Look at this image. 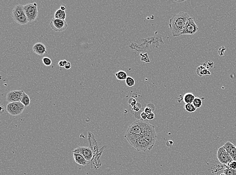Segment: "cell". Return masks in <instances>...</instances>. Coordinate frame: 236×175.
Here are the masks:
<instances>
[{"label": "cell", "mask_w": 236, "mask_h": 175, "mask_svg": "<svg viewBox=\"0 0 236 175\" xmlns=\"http://www.w3.org/2000/svg\"><path fill=\"white\" fill-rule=\"evenodd\" d=\"M154 127L147 122L138 120L134 122L128 127L125 137L130 143L133 140L154 131Z\"/></svg>", "instance_id": "obj_1"}, {"label": "cell", "mask_w": 236, "mask_h": 175, "mask_svg": "<svg viewBox=\"0 0 236 175\" xmlns=\"http://www.w3.org/2000/svg\"><path fill=\"white\" fill-rule=\"evenodd\" d=\"M157 136L155 130L136 139L130 142V145L138 152L151 150L154 146Z\"/></svg>", "instance_id": "obj_2"}, {"label": "cell", "mask_w": 236, "mask_h": 175, "mask_svg": "<svg viewBox=\"0 0 236 175\" xmlns=\"http://www.w3.org/2000/svg\"><path fill=\"white\" fill-rule=\"evenodd\" d=\"M190 17L187 13L181 12L174 15L170 19L169 27L173 37H179L182 35L186 24Z\"/></svg>", "instance_id": "obj_3"}, {"label": "cell", "mask_w": 236, "mask_h": 175, "mask_svg": "<svg viewBox=\"0 0 236 175\" xmlns=\"http://www.w3.org/2000/svg\"><path fill=\"white\" fill-rule=\"evenodd\" d=\"M12 15L15 22L18 24L25 25L29 22L25 14L23 5L18 4L15 6L12 10Z\"/></svg>", "instance_id": "obj_4"}, {"label": "cell", "mask_w": 236, "mask_h": 175, "mask_svg": "<svg viewBox=\"0 0 236 175\" xmlns=\"http://www.w3.org/2000/svg\"><path fill=\"white\" fill-rule=\"evenodd\" d=\"M24 9L29 22H33L36 19L38 15L36 3H29L24 5Z\"/></svg>", "instance_id": "obj_5"}, {"label": "cell", "mask_w": 236, "mask_h": 175, "mask_svg": "<svg viewBox=\"0 0 236 175\" xmlns=\"http://www.w3.org/2000/svg\"><path fill=\"white\" fill-rule=\"evenodd\" d=\"M25 108L24 105L20 102H17L8 103L6 107V110L10 115L17 116L22 114Z\"/></svg>", "instance_id": "obj_6"}, {"label": "cell", "mask_w": 236, "mask_h": 175, "mask_svg": "<svg viewBox=\"0 0 236 175\" xmlns=\"http://www.w3.org/2000/svg\"><path fill=\"white\" fill-rule=\"evenodd\" d=\"M50 27L56 32H63L67 28L68 25L66 20L53 18L50 22Z\"/></svg>", "instance_id": "obj_7"}, {"label": "cell", "mask_w": 236, "mask_h": 175, "mask_svg": "<svg viewBox=\"0 0 236 175\" xmlns=\"http://www.w3.org/2000/svg\"><path fill=\"white\" fill-rule=\"evenodd\" d=\"M217 158L219 162L223 165H229L233 159L226 151L224 146L219 148L217 152Z\"/></svg>", "instance_id": "obj_8"}, {"label": "cell", "mask_w": 236, "mask_h": 175, "mask_svg": "<svg viewBox=\"0 0 236 175\" xmlns=\"http://www.w3.org/2000/svg\"><path fill=\"white\" fill-rule=\"evenodd\" d=\"M198 30V27L193 18L190 17L187 22L182 35H193Z\"/></svg>", "instance_id": "obj_9"}, {"label": "cell", "mask_w": 236, "mask_h": 175, "mask_svg": "<svg viewBox=\"0 0 236 175\" xmlns=\"http://www.w3.org/2000/svg\"><path fill=\"white\" fill-rule=\"evenodd\" d=\"M73 152H76L80 154L87 161L89 162L93 159L94 156L93 152L90 147L81 146L75 149L74 150H73Z\"/></svg>", "instance_id": "obj_10"}, {"label": "cell", "mask_w": 236, "mask_h": 175, "mask_svg": "<svg viewBox=\"0 0 236 175\" xmlns=\"http://www.w3.org/2000/svg\"><path fill=\"white\" fill-rule=\"evenodd\" d=\"M23 91H13L8 92L6 95V101L8 103L20 102Z\"/></svg>", "instance_id": "obj_11"}, {"label": "cell", "mask_w": 236, "mask_h": 175, "mask_svg": "<svg viewBox=\"0 0 236 175\" xmlns=\"http://www.w3.org/2000/svg\"><path fill=\"white\" fill-rule=\"evenodd\" d=\"M32 51L39 55H43L47 53L46 46L42 42H37L34 44L32 47Z\"/></svg>", "instance_id": "obj_12"}, {"label": "cell", "mask_w": 236, "mask_h": 175, "mask_svg": "<svg viewBox=\"0 0 236 175\" xmlns=\"http://www.w3.org/2000/svg\"><path fill=\"white\" fill-rule=\"evenodd\" d=\"M226 151L229 153L233 161H236V146L231 142L227 141L224 145Z\"/></svg>", "instance_id": "obj_13"}, {"label": "cell", "mask_w": 236, "mask_h": 175, "mask_svg": "<svg viewBox=\"0 0 236 175\" xmlns=\"http://www.w3.org/2000/svg\"><path fill=\"white\" fill-rule=\"evenodd\" d=\"M73 157L75 161L78 164L83 166H85L89 164V162H90L87 161L83 156H82V155H80V154L76 153V152H73Z\"/></svg>", "instance_id": "obj_14"}, {"label": "cell", "mask_w": 236, "mask_h": 175, "mask_svg": "<svg viewBox=\"0 0 236 175\" xmlns=\"http://www.w3.org/2000/svg\"><path fill=\"white\" fill-rule=\"evenodd\" d=\"M196 73L200 77H203L204 75H211V73L208 70V69L206 68L203 65H201L197 67L196 69Z\"/></svg>", "instance_id": "obj_15"}, {"label": "cell", "mask_w": 236, "mask_h": 175, "mask_svg": "<svg viewBox=\"0 0 236 175\" xmlns=\"http://www.w3.org/2000/svg\"><path fill=\"white\" fill-rule=\"evenodd\" d=\"M195 98V96L193 93L188 92L184 95L183 96V101L185 102V104H193Z\"/></svg>", "instance_id": "obj_16"}, {"label": "cell", "mask_w": 236, "mask_h": 175, "mask_svg": "<svg viewBox=\"0 0 236 175\" xmlns=\"http://www.w3.org/2000/svg\"><path fill=\"white\" fill-rule=\"evenodd\" d=\"M67 17L66 11L61 10V9H58L56 11L54 15V18L56 19H61L65 20Z\"/></svg>", "instance_id": "obj_17"}, {"label": "cell", "mask_w": 236, "mask_h": 175, "mask_svg": "<svg viewBox=\"0 0 236 175\" xmlns=\"http://www.w3.org/2000/svg\"><path fill=\"white\" fill-rule=\"evenodd\" d=\"M20 102L22 103L25 107H28L30 104V99L28 95H27L24 91L22 95V98L21 99Z\"/></svg>", "instance_id": "obj_18"}, {"label": "cell", "mask_w": 236, "mask_h": 175, "mask_svg": "<svg viewBox=\"0 0 236 175\" xmlns=\"http://www.w3.org/2000/svg\"><path fill=\"white\" fill-rule=\"evenodd\" d=\"M115 75L117 79H118V80L120 81L125 80L128 77L127 73L123 70H120L116 72L115 73Z\"/></svg>", "instance_id": "obj_19"}, {"label": "cell", "mask_w": 236, "mask_h": 175, "mask_svg": "<svg viewBox=\"0 0 236 175\" xmlns=\"http://www.w3.org/2000/svg\"><path fill=\"white\" fill-rule=\"evenodd\" d=\"M185 110L189 112H194L196 110V108L194 107L193 104H185L184 107Z\"/></svg>", "instance_id": "obj_20"}, {"label": "cell", "mask_w": 236, "mask_h": 175, "mask_svg": "<svg viewBox=\"0 0 236 175\" xmlns=\"http://www.w3.org/2000/svg\"><path fill=\"white\" fill-rule=\"evenodd\" d=\"M125 83L127 85V86L128 87H132L134 86L135 85V80L133 78L130 76H128L126 80H125Z\"/></svg>", "instance_id": "obj_21"}, {"label": "cell", "mask_w": 236, "mask_h": 175, "mask_svg": "<svg viewBox=\"0 0 236 175\" xmlns=\"http://www.w3.org/2000/svg\"><path fill=\"white\" fill-rule=\"evenodd\" d=\"M193 104L195 108L196 109H198V108H200L201 107L202 104H203V102L200 98H195L194 101L193 102Z\"/></svg>", "instance_id": "obj_22"}, {"label": "cell", "mask_w": 236, "mask_h": 175, "mask_svg": "<svg viewBox=\"0 0 236 175\" xmlns=\"http://www.w3.org/2000/svg\"><path fill=\"white\" fill-rule=\"evenodd\" d=\"M223 173L226 175H236V170L232 169L228 167L224 170Z\"/></svg>", "instance_id": "obj_23"}, {"label": "cell", "mask_w": 236, "mask_h": 175, "mask_svg": "<svg viewBox=\"0 0 236 175\" xmlns=\"http://www.w3.org/2000/svg\"><path fill=\"white\" fill-rule=\"evenodd\" d=\"M42 61L43 64L46 66H50L52 64V61L48 57H43L42 58Z\"/></svg>", "instance_id": "obj_24"}, {"label": "cell", "mask_w": 236, "mask_h": 175, "mask_svg": "<svg viewBox=\"0 0 236 175\" xmlns=\"http://www.w3.org/2000/svg\"><path fill=\"white\" fill-rule=\"evenodd\" d=\"M128 104H130L131 107H134V105H137V101L134 99V98H131L130 99H129Z\"/></svg>", "instance_id": "obj_25"}, {"label": "cell", "mask_w": 236, "mask_h": 175, "mask_svg": "<svg viewBox=\"0 0 236 175\" xmlns=\"http://www.w3.org/2000/svg\"><path fill=\"white\" fill-rule=\"evenodd\" d=\"M68 63V61L67 60H61L58 62V66L60 67H64V66L67 64V63Z\"/></svg>", "instance_id": "obj_26"}, {"label": "cell", "mask_w": 236, "mask_h": 175, "mask_svg": "<svg viewBox=\"0 0 236 175\" xmlns=\"http://www.w3.org/2000/svg\"><path fill=\"white\" fill-rule=\"evenodd\" d=\"M141 109V104H140V103H137L136 105H134V107H133V110H134L136 112H139Z\"/></svg>", "instance_id": "obj_27"}, {"label": "cell", "mask_w": 236, "mask_h": 175, "mask_svg": "<svg viewBox=\"0 0 236 175\" xmlns=\"http://www.w3.org/2000/svg\"><path fill=\"white\" fill-rule=\"evenodd\" d=\"M229 168L232 169L236 170V161H233L228 165Z\"/></svg>", "instance_id": "obj_28"}, {"label": "cell", "mask_w": 236, "mask_h": 175, "mask_svg": "<svg viewBox=\"0 0 236 175\" xmlns=\"http://www.w3.org/2000/svg\"><path fill=\"white\" fill-rule=\"evenodd\" d=\"M154 114L153 112H151L149 114H147V118L148 120H152L154 118Z\"/></svg>", "instance_id": "obj_29"}, {"label": "cell", "mask_w": 236, "mask_h": 175, "mask_svg": "<svg viewBox=\"0 0 236 175\" xmlns=\"http://www.w3.org/2000/svg\"><path fill=\"white\" fill-rule=\"evenodd\" d=\"M140 116L142 120H145L147 118V114L144 112V111H143L140 114Z\"/></svg>", "instance_id": "obj_30"}, {"label": "cell", "mask_w": 236, "mask_h": 175, "mask_svg": "<svg viewBox=\"0 0 236 175\" xmlns=\"http://www.w3.org/2000/svg\"><path fill=\"white\" fill-rule=\"evenodd\" d=\"M226 50V48L224 47H222L219 49V54L220 56H223L224 55V52Z\"/></svg>", "instance_id": "obj_31"}, {"label": "cell", "mask_w": 236, "mask_h": 175, "mask_svg": "<svg viewBox=\"0 0 236 175\" xmlns=\"http://www.w3.org/2000/svg\"><path fill=\"white\" fill-rule=\"evenodd\" d=\"M144 111L147 114L153 112H152V109L149 107H146V108L144 109Z\"/></svg>", "instance_id": "obj_32"}, {"label": "cell", "mask_w": 236, "mask_h": 175, "mask_svg": "<svg viewBox=\"0 0 236 175\" xmlns=\"http://www.w3.org/2000/svg\"><path fill=\"white\" fill-rule=\"evenodd\" d=\"M71 63H70V62H68L67 64L64 66V68L67 69V70H69V69H70V68H71Z\"/></svg>", "instance_id": "obj_33"}, {"label": "cell", "mask_w": 236, "mask_h": 175, "mask_svg": "<svg viewBox=\"0 0 236 175\" xmlns=\"http://www.w3.org/2000/svg\"><path fill=\"white\" fill-rule=\"evenodd\" d=\"M214 66V63L213 61H209L207 62V68H213Z\"/></svg>", "instance_id": "obj_34"}, {"label": "cell", "mask_w": 236, "mask_h": 175, "mask_svg": "<svg viewBox=\"0 0 236 175\" xmlns=\"http://www.w3.org/2000/svg\"><path fill=\"white\" fill-rule=\"evenodd\" d=\"M0 112L1 114H3V112H4L5 108L3 106V105H0Z\"/></svg>", "instance_id": "obj_35"}, {"label": "cell", "mask_w": 236, "mask_h": 175, "mask_svg": "<svg viewBox=\"0 0 236 175\" xmlns=\"http://www.w3.org/2000/svg\"><path fill=\"white\" fill-rule=\"evenodd\" d=\"M60 9H61V10L65 11L66 10V9H67V7H66V6L65 5H62V6L60 7Z\"/></svg>", "instance_id": "obj_36"}, {"label": "cell", "mask_w": 236, "mask_h": 175, "mask_svg": "<svg viewBox=\"0 0 236 175\" xmlns=\"http://www.w3.org/2000/svg\"><path fill=\"white\" fill-rule=\"evenodd\" d=\"M226 175L225 174H224V173H222V174H221V175Z\"/></svg>", "instance_id": "obj_37"}]
</instances>
